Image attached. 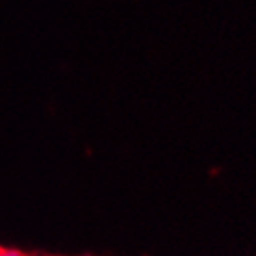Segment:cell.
Masks as SVG:
<instances>
[{
  "label": "cell",
  "instance_id": "obj_1",
  "mask_svg": "<svg viewBox=\"0 0 256 256\" xmlns=\"http://www.w3.org/2000/svg\"><path fill=\"white\" fill-rule=\"evenodd\" d=\"M0 256H26L19 249H0Z\"/></svg>",
  "mask_w": 256,
  "mask_h": 256
}]
</instances>
